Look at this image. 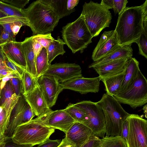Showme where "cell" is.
<instances>
[{
	"label": "cell",
	"mask_w": 147,
	"mask_h": 147,
	"mask_svg": "<svg viewBox=\"0 0 147 147\" xmlns=\"http://www.w3.org/2000/svg\"><path fill=\"white\" fill-rule=\"evenodd\" d=\"M147 13V0L140 6L126 7L119 15L114 30L121 46L137 43L143 30V21Z\"/></svg>",
	"instance_id": "1"
},
{
	"label": "cell",
	"mask_w": 147,
	"mask_h": 147,
	"mask_svg": "<svg viewBox=\"0 0 147 147\" xmlns=\"http://www.w3.org/2000/svg\"><path fill=\"white\" fill-rule=\"evenodd\" d=\"M23 10L33 36L51 33L59 20L49 6L40 0L33 1Z\"/></svg>",
	"instance_id": "2"
},
{
	"label": "cell",
	"mask_w": 147,
	"mask_h": 147,
	"mask_svg": "<svg viewBox=\"0 0 147 147\" xmlns=\"http://www.w3.org/2000/svg\"><path fill=\"white\" fill-rule=\"evenodd\" d=\"M55 129L36 117L18 125L11 139L13 143L18 145L33 146L49 138Z\"/></svg>",
	"instance_id": "3"
},
{
	"label": "cell",
	"mask_w": 147,
	"mask_h": 147,
	"mask_svg": "<svg viewBox=\"0 0 147 147\" xmlns=\"http://www.w3.org/2000/svg\"><path fill=\"white\" fill-rule=\"evenodd\" d=\"M97 103L104 113L106 136H121L122 125L130 114L125 110L115 98L107 93Z\"/></svg>",
	"instance_id": "4"
},
{
	"label": "cell",
	"mask_w": 147,
	"mask_h": 147,
	"mask_svg": "<svg viewBox=\"0 0 147 147\" xmlns=\"http://www.w3.org/2000/svg\"><path fill=\"white\" fill-rule=\"evenodd\" d=\"M63 40L73 53H81L92 42L93 38L81 14L74 21L63 27L61 31Z\"/></svg>",
	"instance_id": "5"
},
{
	"label": "cell",
	"mask_w": 147,
	"mask_h": 147,
	"mask_svg": "<svg viewBox=\"0 0 147 147\" xmlns=\"http://www.w3.org/2000/svg\"><path fill=\"white\" fill-rule=\"evenodd\" d=\"M81 14L84 17L93 37L98 36L103 29L109 27L111 22L112 16L110 11L100 3L92 1L84 3Z\"/></svg>",
	"instance_id": "6"
},
{
	"label": "cell",
	"mask_w": 147,
	"mask_h": 147,
	"mask_svg": "<svg viewBox=\"0 0 147 147\" xmlns=\"http://www.w3.org/2000/svg\"><path fill=\"white\" fill-rule=\"evenodd\" d=\"M83 110L86 114L82 123L90 129L93 136L102 138L106 134V125L103 111L97 102L83 100L74 104Z\"/></svg>",
	"instance_id": "7"
},
{
	"label": "cell",
	"mask_w": 147,
	"mask_h": 147,
	"mask_svg": "<svg viewBox=\"0 0 147 147\" xmlns=\"http://www.w3.org/2000/svg\"><path fill=\"white\" fill-rule=\"evenodd\" d=\"M120 103L129 105L134 109L147 102V80L140 69L132 85L123 93L113 96Z\"/></svg>",
	"instance_id": "8"
},
{
	"label": "cell",
	"mask_w": 147,
	"mask_h": 147,
	"mask_svg": "<svg viewBox=\"0 0 147 147\" xmlns=\"http://www.w3.org/2000/svg\"><path fill=\"white\" fill-rule=\"evenodd\" d=\"M35 116L24 95L21 94L11 112L9 125L5 133L7 139L11 138L18 125L31 121Z\"/></svg>",
	"instance_id": "9"
},
{
	"label": "cell",
	"mask_w": 147,
	"mask_h": 147,
	"mask_svg": "<svg viewBox=\"0 0 147 147\" xmlns=\"http://www.w3.org/2000/svg\"><path fill=\"white\" fill-rule=\"evenodd\" d=\"M127 147H147V121L140 115L129 116Z\"/></svg>",
	"instance_id": "10"
},
{
	"label": "cell",
	"mask_w": 147,
	"mask_h": 147,
	"mask_svg": "<svg viewBox=\"0 0 147 147\" xmlns=\"http://www.w3.org/2000/svg\"><path fill=\"white\" fill-rule=\"evenodd\" d=\"M43 75L54 76L60 83L75 78L82 77L80 66L75 63H56L51 64Z\"/></svg>",
	"instance_id": "11"
},
{
	"label": "cell",
	"mask_w": 147,
	"mask_h": 147,
	"mask_svg": "<svg viewBox=\"0 0 147 147\" xmlns=\"http://www.w3.org/2000/svg\"><path fill=\"white\" fill-rule=\"evenodd\" d=\"M37 81L48 106L52 107L63 90L61 83L55 77L44 75L38 78Z\"/></svg>",
	"instance_id": "12"
},
{
	"label": "cell",
	"mask_w": 147,
	"mask_h": 147,
	"mask_svg": "<svg viewBox=\"0 0 147 147\" xmlns=\"http://www.w3.org/2000/svg\"><path fill=\"white\" fill-rule=\"evenodd\" d=\"M120 46L114 30L105 31L93 51L92 59L94 62L97 61Z\"/></svg>",
	"instance_id": "13"
},
{
	"label": "cell",
	"mask_w": 147,
	"mask_h": 147,
	"mask_svg": "<svg viewBox=\"0 0 147 147\" xmlns=\"http://www.w3.org/2000/svg\"><path fill=\"white\" fill-rule=\"evenodd\" d=\"M100 81L99 76L93 78H85L82 76L61 84L63 89H69L85 94L89 92H98L99 91Z\"/></svg>",
	"instance_id": "14"
},
{
	"label": "cell",
	"mask_w": 147,
	"mask_h": 147,
	"mask_svg": "<svg viewBox=\"0 0 147 147\" xmlns=\"http://www.w3.org/2000/svg\"><path fill=\"white\" fill-rule=\"evenodd\" d=\"M37 117L44 124L65 134L75 122L64 109L52 111L45 115Z\"/></svg>",
	"instance_id": "15"
},
{
	"label": "cell",
	"mask_w": 147,
	"mask_h": 147,
	"mask_svg": "<svg viewBox=\"0 0 147 147\" xmlns=\"http://www.w3.org/2000/svg\"><path fill=\"white\" fill-rule=\"evenodd\" d=\"M65 134L66 140L75 147H82L93 136L90 129L78 122H75Z\"/></svg>",
	"instance_id": "16"
},
{
	"label": "cell",
	"mask_w": 147,
	"mask_h": 147,
	"mask_svg": "<svg viewBox=\"0 0 147 147\" xmlns=\"http://www.w3.org/2000/svg\"><path fill=\"white\" fill-rule=\"evenodd\" d=\"M132 57L122 58L92 67L99 75L100 80L116 75L123 72Z\"/></svg>",
	"instance_id": "17"
},
{
	"label": "cell",
	"mask_w": 147,
	"mask_h": 147,
	"mask_svg": "<svg viewBox=\"0 0 147 147\" xmlns=\"http://www.w3.org/2000/svg\"><path fill=\"white\" fill-rule=\"evenodd\" d=\"M36 116L40 117L52 111L48 106L38 86L31 92L24 95Z\"/></svg>",
	"instance_id": "18"
},
{
	"label": "cell",
	"mask_w": 147,
	"mask_h": 147,
	"mask_svg": "<svg viewBox=\"0 0 147 147\" xmlns=\"http://www.w3.org/2000/svg\"><path fill=\"white\" fill-rule=\"evenodd\" d=\"M22 42L10 41L0 47L2 54L13 62L26 68V63L21 48Z\"/></svg>",
	"instance_id": "19"
},
{
	"label": "cell",
	"mask_w": 147,
	"mask_h": 147,
	"mask_svg": "<svg viewBox=\"0 0 147 147\" xmlns=\"http://www.w3.org/2000/svg\"><path fill=\"white\" fill-rule=\"evenodd\" d=\"M21 48L26 61V70L37 78L36 58L32 47V36L26 38L22 42Z\"/></svg>",
	"instance_id": "20"
},
{
	"label": "cell",
	"mask_w": 147,
	"mask_h": 147,
	"mask_svg": "<svg viewBox=\"0 0 147 147\" xmlns=\"http://www.w3.org/2000/svg\"><path fill=\"white\" fill-rule=\"evenodd\" d=\"M139 63L136 58L131 57L125 69V74L117 94H120L129 88L133 84L137 77Z\"/></svg>",
	"instance_id": "21"
},
{
	"label": "cell",
	"mask_w": 147,
	"mask_h": 147,
	"mask_svg": "<svg viewBox=\"0 0 147 147\" xmlns=\"http://www.w3.org/2000/svg\"><path fill=\"white\" fill-rule=\"evenodd\" d=\"M133 49L131 45L120 46L109 55L104 57L97 61L93 62L88 66L89 68L96 66L101 65L122 58L132 57Z\"/></svg>",
	"instance_id": "22"
},
{
	"label": "cell",
	"mask_w": 147,
	"mask_h": 147,
	"mask_svg": "<svg viewBox=\"0 0 147 147\" xmlns=\"http://www.w3.org/2000/svg\"><path fill=\"white\" fill-rule=\"evenodd\" d=\"M48 5L59 19L68 16L75 11L74 8L68 10L67 8V0H40Z\"/></svg>",
	"instance_id": "23"
},
{
	"label": "cell",
	"mask_w": 147,
	"mask_h": 147,
	"mask_svg": "<svg viewBox=\"0 0 147 147\" xmlns=\"http://www.w3.org/2000/svg\"><path fill=\"white\" fill-rule=\"evenodd\" d=\"M125 71L121 74L101 80L104 84L105 90L107 94L113 96L117 94L125 74Z\"/></svg>",
	"instance_id": "24"
},
{
	"label": "cell",
	"mask_w": 147,
	"mask_h": 147,
	"mask_svg": "<svg viewBox=\"0 0 147 147\" xmlns=\"http://www.w3.org/2000/svg\"><path fill=\"white\" fill-rule=\"evenodd\" d=\"M65 44L64 42L59 36L57 37V39H54L49 44L47 49L48 63L49 65L57 56L63 55L65 53L64 49Z\"/></svg>",
	"instance_id": "25"
},
{
	"label": "cell",
	"mask_w": 147,
	"mask_h": 147,
	"mask_svg": "<svg viewBox=\"0 0 147 147\" xmlns=\"http://www.w3.org/2000/svg\"><path fill=\"white\" fill-rule=\"evenodd\" d=\"M0 11L9 17L17 19L22 23L24 26H28V21L23 9L17 8L0 1Z\"/></svg>",
	"instance_id": "26"
},
{
	"label": "cell",
	"mask_w": 147,
	"mask_h": 147,
	"mask_svg": "<svg viewBox=\"0 0 147 147\" xmlns=\"http://www.w3.org/2000/svg\"><path fill=\"white\" fill-rule=\"evenodd\" d=\"M37 78L33 77L26 70L21 77L22 94H26L33 90L38 85Z\"/></svg>",
	"instance_id": "27"
},
{
	"label": "cell",
	"mask_w": 147,
	"mask_h": 147,
	"mask_svg": "<svg viewBox=\"0 0 147 147\" xmlns=\"http://www.w3.org/2000/svg\"><path fill=\"white\" fill-rule=\"evenodd\" d=\"M36 65L38 78L44 74L50 65L48 63L47 49L44 47H42L36 58Z\"/></svg>",
	"instance_id": "28"
},
{
	"label": "cell",
	"mask_w": 147,
	"mask_h": 147,
	"mask_svg": "<svg viewBox=\"0 0 147 147\" xmlns=\"http://www.w3.org/2000/svg\"><path fill=\"white\" fill-rule=\"evenodd\" d=\"M100 140L101 147H127L126 141L120 136H106Z\"/></svg>",
	"instance_id": "29"
},
{
	"label": "cell",
	"mask_w": 147,
	"mask_h": 147,
	"mask_svg": "<svg viewBox=\"0 0 147 147\" xmlns=\"http://www.w3.org/2000/svg\"><path fill=\"white\" fill-rule=\"evenodd\" d=\"M64 109L75 122L82 123L85 119L86 114L85 112L74 104L69 103Z\"/></svg>",
	"instance_id": "30"
},
{
	"label": "cell",
	"mask_w": 147,
	"mask_h": 147,
	"mask_svg": "<svg viewBox=\"0 0 147 147\" xmlns=\"http://www.w3.org/2000/svg\"><path fill=\"white\" fill-rule=\"evenodd\" d=\"M14 92L10 80L7 82L0 93V106L2 107L10 98Z\"/></svg>",
	"instance_id": "31"
},
{
	"label": "cell",
	"mask_w": 147,
	"mask_h": 147,
	"mask_svg": "<svg viewBox=\"0 0 147 147\" xmlns=\"http://www.w3.org/2000/svg\"><path fill=\"white\" fill-rule=\"evenodd\" d=\"M143 30L137 42L139 54L147 59V27L143 26Z\"/></svg>",
	"instance_id": "32"
},
{
	"label": "cell",
	"mask_w": 147,
	"mask_h": 147,
	"mask_svg": "<svg viewBox=\"0 0 147 147\" xmlns=\"http://www.w3.org/2000/svg\"><path fill=\"white\" fill-rule=\"evenodd\" d=\"M2 60L5 64L12 70L18 73L21 78L25 69L13 62L4 55L2 54Z\"/></svg>",
	"instance_id": "33"
},
{
	"label": "cell",
	"mask_w": 147,
	"mask_h": 147,
	"mask_svg": "<svg viewBox=\"0 0 147 147\" xmlns=\"http://www.w3.org/2000/svg\"><path fill=\"white\" fill-rule=\"evenodd\" d=\"M32 38L37 40L42 47L45 48L46 49L51 42L55 39L52 36L51 33L46 34H37L32 36Z\"/></svg>",
	"instance_id": "34"
},
{
	"label": "cell",
	"mask_w": 147,
	"mask_h": 147,
	"mask_svg": "<svg viewBox=\"0 0 147 147\" xmlns=\"http://www.w3.org/2000/svg\"><path fill=\"white\" fill-rule=\"evenodd\" d=\"M128 1L127 0H113V9L115 14L120 15L126 8Z\"/></svg>",
	"instance_id": "35"
},
{
	"label": "cell",
	"mask_w": 147,
	"mask_h": 147,
	"mask_svg": "<svg viewBox=\"0 0 147 147\" xmlns=\"http://www.w3.org/2000/svg\"><path fill=\"white\" fill-rule=\"evenodd\" d=\"M1 2L18 9H23L27 4L29 0H0Z\"/></svg>",
	"instance_id": "36"
},
{
	"label": "cell",
	"mask_w": 147,
	"mask_h": 147,
	"mask_svg": "<svg viewBox=\"0 0 147 147\" xmlns=\"http://www.w3.org/2000/svg\"><path fill=\"white\" fill-rule=\"evenodd\" d=\"M5 111L3 109L0 113V129L5 134L9 124Z\"/></svg>",
	"instance_id": "37"
},
{
	"label": "cell",
	"mask_w": 147,
	"mask_h": 147,
	"mask_svg": "<svg viewBox=\"0 0 147 147\" xmlns=\"http://www.w3.org/2000/svg\"><path fill=\"white\" fill-rule=\"evenodd\" d=\"M14 93L19 96L22 94V83L21 79L18 78H13L10 80Z\"/></svg>",
	"instance_id": "38"
},
{
	"label": "cell",
	"mask_w": 147,
	"mask_h": 147,
	"mask_svg": "<svg viewBox=\"0 0 147 147\" xmlns=\"http://www.w3.org/2000/svg\"><path fill=\"white\" fill-rule=\"evenodd\" d=\"M81 147H101L100 139L98 137L92 136Z\"/></svg>",
	"instance_id": "39"
},
{
	"label": "cell",
	"mask_w": 147,
	"mask_h": 147,
	"mask_svg": "<svg viewBox=\"0 0 147 147\" xmlns=\"http://www.w3.org/2000/svg\"><path fill=\"white\" fill-rule=\"evenodd\" d=\"M60 140H51L49 138L38 144L37 147H57L61 143Z\"/></svg>",
	"instance_id": "40"
},
{
	"label": "cell",
	"mask_w": 147,
	"mask_h": 147,
	"mask_svg": "<svg viewBox=\"0 0 147 147\" xmlns=\"http://www.w3.org/2000/svg\"><path fill=\"white\" fill-rule=\"evenodd\" d=\"M129 116L125 119L122 125L121 133L120 136L126 142L127 139L129 130Z\"/></svg>",
	"instance_id": "41"
},
{
	"label": "cell",
	"mask_w": 147,
	"mask_h": 147,
	"mask_svg": "<svg viewBox=\"0 0 147 147\" xmlns=\"http://www.w3.org/2000/svg\"><path fill=\"white\" fill-rule=\"evenodd\" d=\"M13 78H18L21 79L19 75L16 72H13L1 80L0 84L1 90L3 88L6 83Z\"/></svg>",
	"instance_id": "42"
},
{
	"label": "cell",
	"mask_w": 147,
	"mask_h": 147,
	"mask_svg": "<svg viewBox=\"0 0 147 147\" xmlns=\"http://www.w3.org/2000/svg\"><path fill=\"white\" fill-rule=\"evenodd\" d=\"M14 71L7 66L4 62L3 64L0 67V81L8 74Z\"/></svg>",
	"instance_id": "43"
},
{
	"label": "cell",
	"mask_w": 147,
	"mask_h": 147,
	"mask_svg": "<svg viewBox=\"0 0 147 147\" xmlns=\"http://www.w3.org/2000/svg\"><path fill=\"white\" fill-rule=\"evenodd\" d=\"M11 30L14 36H16L19 32L21 27L23 26V24L20 21H17L10 22Z\"/></svg>",
	"instance_id": "44"
},
{
	"label": "cell",
	"mask_w": 147,
	"mask_h": 147,
	"mask_svg": "<svg viewBox=\"0 0 147 147\" xmlns=\"http://www.w3.org/2000/svg\"><path fill=\"white\" fill-rule=\"evenodd\" d=\"M32 45L34 51L36 58L41 51L43 47L37 40L33 38H32Z\"/></svg>",
	"instance_id": "45"
},
{
	"label": "cell",
	"mask_w": 147,
	"mask_h": 147,
	"mask_svg": "<svg viewBox=\"0 0 147 147\" xmlns=\"http://www.w3.org/2000/svg\"><path fill=\"white\" fill-rule=\"evenodd\" d=\"M1 24L3 27V30L7 32L10 36L11 41H16L15 36L11 30L10 23H5Z\"/></svg>",
	"instance_id": "46"
},
{
	"label": "cell",
	"mask_w": 147,
	"mask_h": 147,
	"mask_svg": "<svg viewBox=\"0 0 147 147\" xmlns=\"http://www.w3.org/2000/svg\"><path fill=\"white\" fill-rule=\"evenodd\" d=\"M10 41L11 40L9 34L3 30L0 35V47Z\"/></svg>",
	"instance_id": "47"
},
{
	"label": "cell",
	"mask_w": 147,
	"mask_h": 147,
	"mask_svg": "<svg viewBox=\"0 0 147 147\" xmlns=\"http://www.w3.org/2000/svg\"><path fill=\"white\" fill-rule=\"evenodd\" d=\"M100 4L105 8L109 10L113 7V0H102Z\"/></svg>",
	"instance_id": "48"
},
{
	"label": "cell",
	"mask_w": 147,
	"mask_h": 147,
	"mask_svg": "<svg viewBox=\"0 0 147 147\" xmlns=\"http://www.w3.org/2000/svg\"><path fill=\"white\" fill-rule=\"evenodd\" d=\"M79 1V0H67V9L69 11L75 8V7L77 6Z\"/></svg>",
	"instance_id": "49"
},
{
	"label": "cell",
	"mask_w": 147,
	"mask_h": 147,
	"mask_svg": "<svg viewBox=\"0 0 147 147\" xmlns=\"http://www.w3.org/2000/svg\"><path fill=\"white\" fill-rule=\"evenodd\" d=\"M57 147H75L73 144L69 143L65 138L63 139L60 144Z\"/></svg>",
	"instance_id": "50"
},
{
	"label": "cell",
	"mask_w": 147,
	"mask_h": 147,
	"mask_svg": "<svg viewBox=\"0 0 147 147\" xmlns=\"http://www.w3.org/2000/svg\"><path fill=\"white\" fill-rule=\"evenodd\" d=\"M33 146L30 145H19L15 144L12 142V143H7L6 142V143L4 147H30Z\"/></svg>",
	"instance_id": "51"
},
{
	"label": "cell",
	"mask_w": 147,
	"mask_h": 147,
	"mask_svg": "<svg viewBox=\"0 0 147 147\" xmlns=\"http://www.w3.org/2000/svg\"><path fill=\"white\" fill-rule=\"evenodd\" d=\"M7 140L5 134L0 129V144L5 142Z\"/></svg>",
	"instance_id": "52"
},
{
	"label": "cell",
	"mask_w": 147,
	"mask_h": 147,
	"mask_svg": "<svg viewBox=\"0 0 147 147\" xmlns=\"http://www.w3.org/2000/svg\"><path fill=\"white\" fill-rule=\"evenodd\" d=\"M144 110V114L145 117L147 118V105L146 104L143 107V109Z\"/></svg>",
	"instance_id": "53"
},
{
	"label": "cell",
	"mask_w": 147,
	"mask_h": 147,
	"mask_svg": "<svg viewBox=\"0 0 147 147\" xmlns=\"http://www.w3.org/2000/svg\"><path fill=\"white\" fill-rule=\"evenodd\" d=\"M8 16L2 12L0 11V19L4 18Z\"/></svg>",
	"instance_id": "54"
},
{
	"label": "cell",
	"mask_w": 147,
	"mask_h": 147,
	"mask_svg": "<svg viewBox=\"0 0 147 147\" xmlns=\"http://www.w3.org/2000/svg\"><path fill=\"white\" fill-rule=\"evenodd\" d=\"M3 30V27L2 25L0 24V35Z\"/></svg>",
	"instance_id": "55"
},
{
	"label": "cell",
	"mask_w": 147,
	"mask_h": 147,
	"mask_svg": "<svg viewBox=\"0 0 147 147\" xmlns=\"http://www.w3.org/2000/svg\"><path fill=\"white\" fill-rule=\"evenodd\" d=\"M4 61L1 59H0V67L3 64Z\"/></svg>",
	"instance_id": "56"
},
{
	"label": "cell",
	"mask_w": 147,
	"mask_h": 147,
	"mask_svg": "<svg viewBox=\"0 0 147 147\" xmlns=\"http://www.w3.org/2000/svg\"><path fill=\"white\" fill-rule=\"evenodd\" d=\"M6 143V142L0 144V147H4Z\"/></svg>",
	"instance_id": "57"
},
{
	"label": "cell",
	"mask_w": 147,
	"mask_h": 147,
	"mask_svg": "<svg viewBox=\"0 0 147 147\" xmlns=\"http://www.w3.org/2000/svg\"><path fill=\"white\" fill-rule=\"evenodd\" d=\"M3 109V108L1 107L0 106V113L2 111Z\"/></svg>",
	"instance_id": "58"
},
{
	"label": "cell",
	"mask_w": 147,
	"mask_h": 147,
	"mask_svg": "<svg viewBox=\"0 0 147 147\" xmlns=\"http://www.w3.org/2000/svg\"><path fill=\"white\" fill-rule=\"evenodd\" d=\"M1 80L0 81V91H1V89H0V84H1Z\"/></svg>",
	"instance_id": "59"
},
{
	"label": "cell",
	"mask_w": 147,
	"mask_h": 147,
	"mask_svg": "<svg viewBox=\"0 0 147 147\" xmlns=\"http://www.w3.org/2000/svg\"><path fill=\"white\" fill-rule=\"evenodd\" d=\"M32 147V146H31V147Z\"/></svg>",
	"instance_id": "60"
},
{
	"label": "cell",
	"mask_w": 147,
	"mask_h": 147,
	"mask_svg": "<svg viewBox=\"0 0 147 147\" xmlns=\"http://www.w3.org/2000/svg\"></svg>",
	"instance_id": "61"
}]
</instances>
